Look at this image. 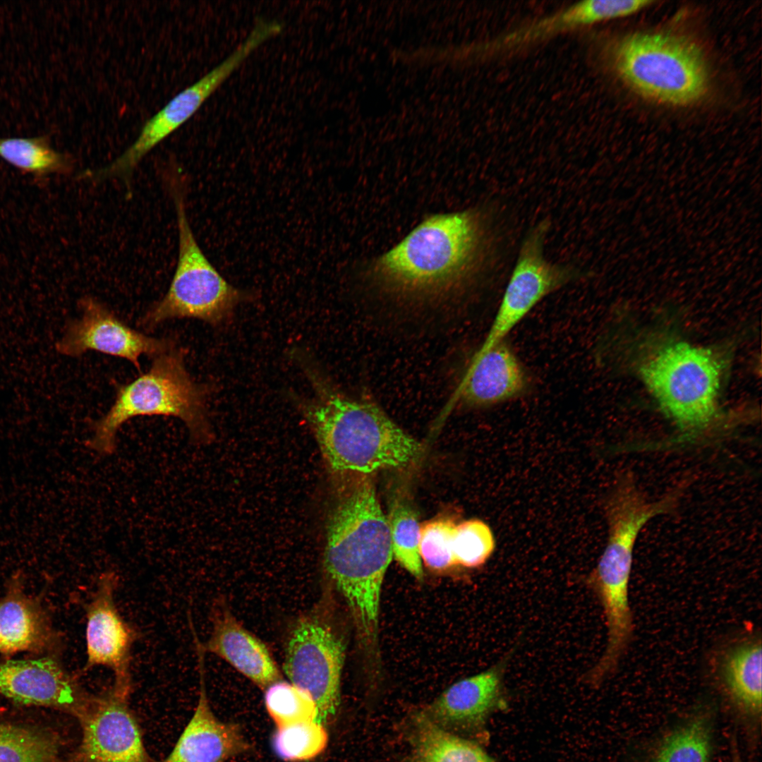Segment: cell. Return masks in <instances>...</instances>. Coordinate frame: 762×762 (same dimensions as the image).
Instances as JSON below:
<instances>
[{
  "label": "cell",
  "instance_id": "f546056e",
  "mask_svg": "<svg viewBox=\"0 0 762 762\" xmlns=\"http://www.w3.org/2000/svg\"><path fill=\"white\" fill-rule=\"evenodd\" d=\"M455 565L468 568L480 567L491 556L495 539L490 527L478 519L456 524L452 542Z\"/></svg>",
  "mask_w": 762,
  "mask_h": 762
},
{
  "label": "cell",
  "instance_id": "ffe728a7",
  "mask_svg": "<svg viewBox=\"0 0 762 762\" xmlns=\"http://www.w3.org/2000/svg\"><path fill=\"white\" fill-rule=\"evenodd\" d=\"M202 648L260 688L279 680V669L265 644L225 607L214 616L210 636Z\"/></svg>",
  "mask_w": 762,
  "mask_h": 762
},
{
  "label": "cell",
  "instance_id": "2e32d148",
  "mask_svg": "<svg viewBox=\"0 0 762 762\" xmlns=\"http://www.w3.org/2000/svg\"><path fill=\"white\" fill-rule=\"evenodd\" d=\"M0 694L18 703L60 710L78 719L94 696L56 655L0 661Z\"/></svg>",
  "mask_w": 762,
  "mask_h": 762
},
{
  "label": "cell",
  "instance_id": "ba28073f",
  "mask_svg": "<svg viewBox=\"0 0 762 762\" xmlns=\"http://www.w3.org/2000/svg\"><path fill=\"white\" fill-rule=\"evenodd\" d=\"M638 536L637 530L629 524L610 526L604 552L588 579L603 607L607 627L604 653L587 675L593 685H599L615 672L631 641L634 624L629 584Z\"/></svg>",
  "mask_w": 762,
  "mask_h": 762
},
{
  "label": "cell",
  "instance_id": "cb8c5ba5",
  "mask_svg": "<svg viewBox=\"0 0 762 762\" xmlns=\"http://www.w3.org/2000/svg\"><path fill=\"white\" fill-rule=\"evenodd\" d=\"M713 717L707 708L695 712L663 737L649 762H710Z\"/></svg>",
  "mask_w": 762,
  "mask_h": 762
},
{
  "label": "cell",
  "instance_id": "9c48e42d",
  "mask_svg": "<svg viewBox=\"0 0 762 762\" xmlns=\"http://www.w3.org/2000/svg\"><path fill=\"white\" fill-rule=\"evenodd\" d=\"M550 229V221L544 219L526 234L492 323L475 355L505 340L544 298L581 277L576 267L546 259L545 243Z\"/></svg>",
  "mask_w": 762,
  "mask_h": 762
},
{
  "label": "cell",
  "instance_id": "8992f818",
  "mask_svg": "<svg viewBox=\"0 0 762 762\" xmlns=\"http://www.w3.org/2000/svg\"><path fill=\"white\" fill-rule=\"evenodd\" d=\"M618 76L645 97L670 105L699 101L708 85V69L699 47L670 33H635L612 49Z\"/></svg>",
  "mask_w": 762,
  "mask_h": 762
},
{
  "label": "cell",
  "instance_id": "277c9868",
  "mask_svg": "<svg viewBox=\"0 0 762 762\" xmlns=\"http://www.w3.org/2000/svg\"><path fill=\"white\" fill-rule=\"evenodd\" d=\"M185 350L174 346L153 358L145 373L125 384L117 385L114 401L92 426V449L112 454L121 426L138 416L177 418L188 428L192 439L208 442L212 437L207 411L208 389L198 383L187 370Z\"/></svg>",
  "mask_w": 762,
  "mask_h": 762
},
{
  "label": "cell",
  "instance_id": "603a6c76",
  "mask_svg": "<svg viewBox=\"0 0 762 762\" xmlns=\"http://www.w3.org/2000/svg\"><path fill=\"white\" fill-rule=\"evenodd\" d=\"M407 722L406 762H495L479 742L439 727L421 710Z\"/></svg>",
  "mask_w": 762,
  "mask_h": 762
},
{
  "label": "cell",
  "instance_id": "4316f807",
  "mask_svg": "<svg viewBox=\"0 0 762 762\" xmlns=\"http://www.w3.org/2000/svg\"><path fill=\"white\" fill-rule=\"evenodd\" d=\"M393 556L399 564L416 579L423 576L419 554L420 524L411 505L396 501L387 518Z\"/></svg>",
  "mask_w": 762,
  "mask_h": 762
},
{
  "label": "cell",
  "instance_id": "3957f363",
  "mask_svg": "<svg viewBox=\"0 0 762 762\" xmlns=\"http://www.w3.org/2000/svg\"><path fill=\"white\" fill-rule=\"evenodd\" d=\"M479 208L428 217L373 263L375 278L409 296H433L468 282L486 256L490 231Z\"/></svg>",
  "mask_w": 762,
  "mask_h": 762
},
{
  "label": "cell",
  "instance_id": "d4e9b609",
  "mask_svg": "<svg viewBox=\"0 0 762 762\" xmlns=\"http://www.w3.org/2000/svg\"><path fill=\"white\" fill-rule=\"evenodd\" d=\"M0 762H62L59 739L44 729L0 722Z\"/></svg>",
  "mask_w": 762,
  "mask_h": 762
},
{
  "label": "cell",
  "instance_id": "52a82bcc",
  "mask_svg": "<svg viewBox=\"0 0 762 762\" xmlns=\"http://www.w3.org/2000/svg\"><path fill=\"white\" fill-rule=\"evenodd\" d=\"M169 177L179 230L178 262L167 293L150 307L140 322L145 329L182 318L214 325L225 320L248 294L230 284L206 258L188 219L182 176Z\"/></svg>",
  "mask_w": 762,
  "mask_h": 762
},
{
  "label": "cell",
  "instance_id": "484cf974",
  "mask_svg": "<svg viewBox=\"0 0 762 762\" xmlns=\"http://www.w3.org/2000/svg\"><path fill=\"white\" fill-rule=\"evenodd\" d=\"M0 158L21 172L35 176L68 170L67 157L44 136L0 138Z\"/></svg>",
  "mask_w": 762,
  "mask_h": 762
},
{
  "label": "cell",
  "instance_id": "7a4b0ae2",
  "mask_svg": "<svg viewBox=\"0 0 762 762\" xmlns=\"http://www.w3.org/2000/svg\"><path fill=\"white\" fill-rule=\"evenodd\" d=\"M302 366L315 394L298 400V406L332 473L366 476L408 466L418 458L420 442L380 407L343 394L310 362L303 361Z\"/></svg>",
  "mask_w": 762,
  "mask_h": 762
},
{
  "label": "cell",
  "instance_id": "44dd1931",
  "mask_svg": "<svg viewBox=\"0 0 762 762\" xmlns=\"http://www.w3.org/2000/svg\"><path fill=\"white\" fill-rule=\"evenodd\" d=\"M761 641L752 638L727 648L718 665L722 692L734 710L756 727L761 717Z\"/></svg>",
  "mask_w": 762,
  "mask_h": 762
},
{
  "label": "cell",
  "instance_id": "6da1fadb",
  "mask_svg": "<svg viewBox=\"0 0 762 762\" xmlns=\"http://www.w3.org/2000/svg\"><path fill=\"white\" fill-rule=\"evenodd\" d=\"M392 557L387 518L372 481L358 476L330 516L324 567L344 598L367 651H374L377 645L381 589Z\"/></svg>",
  "mask_w": 762,
  "mask_h": 762
},
{
  "label": "cell",
  "instance_id": "7402d4cb",
  "mask_svg": "<svg viewBox=\"0 0 762 762\" xmlns=\"http://www.w3.org/2000/svg\"><path fill=\"white\" fill-rule=\"evenodd\" d=\"M59 639L39 603L16 585L0 600V653L57 651Z\"/></svg>",
  "mask_w": 762,
  "mask_h": 762
},
{
  "label": "cell",
  "instance_id": "8fae6325",
  "mask_svg": "<svg viewBox=\"0 0 762 762\" xmlns=\"http://www.w3.org/2000/svg\"><path fill=\"white\" fill-rule=\"evenodd\" d=\"M271 38L267 26L255 23L246 38L228 57L150 118L133 144L95 176H129L145 155L187 121L252 53Z\"/></svg>",
  "mask_w": 762,
  "mask_h": 762
},
{
  "label": "cell",
  "instance_id": "f1b7e54d",
  "mask_svg": "<svg viewBox=\"0 0 762 762\" xmlns=\"http://www.w3.org/2000/svg\"><path fill=\"white\" fill-rule=\"evenodd\" d=\"M327 732L316 720L277 728L272 739L277 755L286 761L313 758L326 748Z\"/></svg>",
  "mask_w": 762,
  "mask_h": 762
},
{
  "label": "cell",
  "instance_id": "ac0fdd59",
  "mask_svg": "<svg viewBox=\"0 0 762 762\" xmlns=\"http://www.w3.org/2000/svg\"><path fill=\"white\" fill-rule=\"evenodd\" d=\"M198 657L200 691L197 706L173 749L157 762H226L250 749L241 729L219 720L207 698L204 671V651L195 647Z\"/></svg>",
  "mask_w": 762,
  "mask_h": 762
},
{
  "label": "cell",
  "instance_id": "9a60e30c",
  "mask_svg": "<svg viewBox=\"0 0 762 762\" xmlns=\"http://www.w3.org/2000/svg\"><path fill=\"white\" fill-rule=\"evenodd\" d=\"M507 658L453 684L420 710L439 727L479 742L487 739L490 717L507 706L503 675Z\"/></svg>",
  "mask_w": 762,
  "mask_h": 762
},
{
  "label": "cell",
  "instance_id": "5b68a950",
  "mask_svg": "<svg viewBox=\"0 0 762 762\" xmlns=\"http://www.w3.org/2000/svg\"><path fill=\"white\" fill-rule=\"evenodd\" d=\"M638 372L662 410L689 437L719 420L722 366L711 349L684 341L663 342L643 356Z\"/></svg>",
  "mask_w": 762,
  "mask_h": 762
},
{
  "label": "cell",
  "instance_id": "30bf717a",
  "mask_svg": "<svg viewBox=\"0 0 762 762\" xmlns=\"http://www.w3.org/2000/svg\"><path fill=\"white\" fill-rule=\"evenodd\" d=\"M344 660L343 642L322 615L314 612L296 622L286 643L284 670L291 683L313 698L320 723L337 710Z\"/></svg>",
  "mask_w": 762,
  "mask_h": 762
},
{
  "label": "cell",
  "instance_id": "e0dca14e",
  "mask_svg": "<svg viewBox=\"0 0 762 762\" xmlns=\"http://www.w3.org/2000/svg\"><path fill=\"white\" fill-rule=\"evenodd\" d=\"M653 3L647 0H586L575 3L547 17L528 23L496 39L473 44L476 60L508 51H516L555 35L627 16Z\"/></svg>",
  "mask_w": 762,
  "mask_h": 762
},
{
  "label": "cell",
  "instance_id": "d6986e66",
  "mask_svg": "<svg viewBox=\"0 0 762 762\" xmlns=\"http://www.w3.org/2000/svg\"><path fill=\"white\" fill-rule=\"evenodd\" d=\"M529 386L523 364L504 340L474 355L456 397L467 406L487 407L517 399Z\"/></svg>",
  "mask_w": 762,
  "mask_h": 762
},
{
  "label": "cell",
  "instance_id": "4fadbf2b",
  "mask_svg": "<svg viewBox=\"0 0 762 762\" xmlns=\"http://www.w3.org/2000/svg\"><path fill=\"white\" fill-rule=\"evenodd\" d=\"M80 318L68 322L56 349L77 357L97 351L121 358L140 370V358L162 353L176 345L170 338H157L130 327L107 305L88 296L80 301Z\"/></svg>",
  "mask_w": 762,
  "mask_h": 762
},
{
  "label": "cell",
  "instance_id": "5bb4252c",
  "mask_svg": "<svg viewBox=\"0 0 762 762\" xmlns=\"http://www.w3.org/2000/svg\"><path fill=\"white\" fill-rule=\"evenodd\" d=\"M117 586L118 576L114 572L101 574L85 604L87 658L84 670L107 667L114 673L113 685L131 691V655L138 634L117 607Z\"/></svg>",
  "mask_w": 762,
  "mask_h": 762
},
{
  "label": "cell",
  "instance_id": "4dcf8cb0",
  "mask_svg": "<svg viewBox=\"0 0 762 762\" xmlns=\"http://www.w3.org/2000/svg\"><path fill=\"white\" fill-rule=\"evenodd\" d=\"M456 524L451 519H440L421 526L419 554L426 567L445 570L455 565L452 542Z\"/></svg>",
  "mask_w": 762,
  "mask_h": 762
},
{
  "label": "cell",
  "instance_id": "83f0119b",
  "mask_svg": "<svg viewBox=\"0 0 762 762\" xmlns=\"http://www.w3.org/2000/svg\"><path fill=\"white\" fill-rule=\"evenodd\" d=\"M265 704L277 728L313 721L318 716L310 695L291 682L278 680L268 686Z\"/></svg>",
  "mask_w": 762,
  "mask_h": 762
},
{
  "label": "cell",
  "instance_id": "7c38bea8",
  "mask_svg": "<svg viewBox=\"0 0 762 762\" xmlns=\"http://www.w3.org/2000/svg\"><path fill=\"white\" fill-rule=\"evenodd\" d=\"M130 694L131 691L113 685L93 696L78 719L82 737L71 762H152L129 706Z\"/></svg>",
  "mask_w": 762,
  "mask_h": 762
},
{
  "label": "cell",
  "instance_id": "1f68e13d",
  "mask_svg": "<svg viewBox=\"0 0 762 762\" xmlns=\"http://www.w3.org/2000/svg\"><path fill=\"white\" fill-rule=\"evenodd\" d=\"M732 761L731 762H744L741 758L740 754L737 747V744L734 740H732Z\"/></svg>",
  "mask_w": 762,
  "mask_h": 762
}]
</instances>
